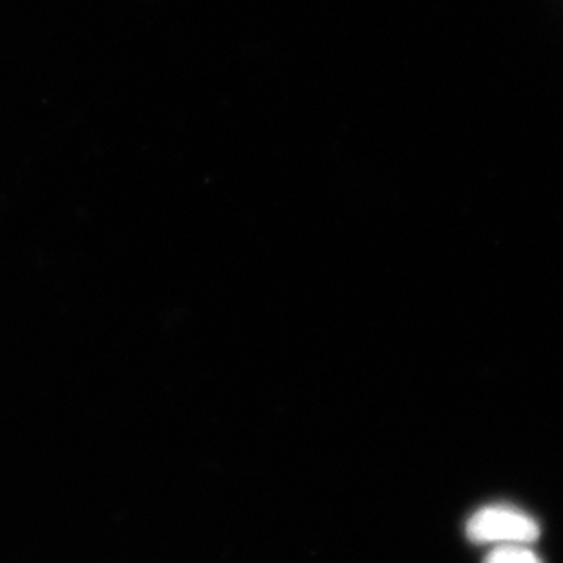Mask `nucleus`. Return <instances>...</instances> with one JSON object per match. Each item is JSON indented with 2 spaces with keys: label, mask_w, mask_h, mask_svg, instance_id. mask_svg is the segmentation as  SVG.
<instances>
[{
  "label": "nucleus",
  "mask_w": 563,
  "mask_h": 563,
  "mask_svg": "<svg viewBox=\"0 0 563 563\" xmlns=\"http://www.w3.org/2000/svg\"><path fill=\"white\" fill-rule=\"evenodd\" d=\"M483 563H542L531 545H501L494 548Z\"/></svg>",
  "instance_id": "nucleus-2"
},
{
  "label": "nucleus",
  "mask_w": 563,
  "mask_h": 563,
  "mask_svg": "<svg viewBox=\"0 0 563 563\" xmlns=\"http://www.w3.org/2000/svg\"><path fill=\"white\" fill-rule=\"evenodd\" d=\"M466 537L479 545H532L540 538V526L532 516L510 505H488L466 521Z\"/></svg>",
  "instance_id": "nucleus-1"
}]
</instances>
